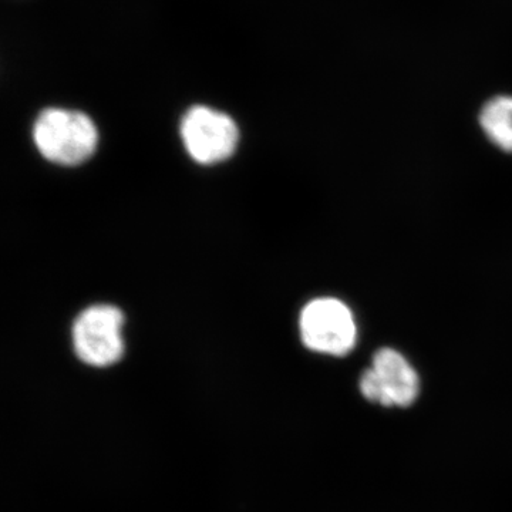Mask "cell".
<instances>
[{
    "mask_svg": "<svg viewBox=\"0 0 512 512\" xmlns=\"http://www.w3.org/2000/svg\"><path fill=\"white\" fill-rule=\"evenodd\" d=\"M33 138L46 160L60 165H79L96 151L97 128L80 111L47 109L37 117Z\"/></svg>",
    "mask_w": 512,
    "mask_h": 512,
    "instance_id": "6da1fadb",
    "label": "cell"
},
{
    "mask_svg": "<svg viewBox=\"0 0 512 512\" xmlns=\"http://www.w3.org/2000/svg\"><path fill=\"white\" fill-rule=\"evenodd\" d=\"M359 390L367 402L387 409H406L419 399L420 376L402 353L383 348L377 350L370 367L360 376Z\"/></svg>",
    "mask_w": 512,
    "mask_h": 512,
    "instance_id": "7a4b0ae2",
    "label": "cell"
},
{
    "mask_svg": "<svg viewBox=\"0 0 512 512\" xmlns=\"http://www.w3.org/2000/svg\"><path fill=\"white\" fill-rule=\"evenodd\" d=\"M299 329L303 345L313 352L346 356L355 349L357 326L349 306L335 298H319L303 308Z\"/></svg>",
    "mask_w": 512,
    "mask_h": 512,
    "instance_id": "3957f363",
    "label": "cell"
},
{
    "mask_svg": "<svg viewBox=\"0 0 512 512\" xmlns=\"http://www.w3.org/2000/svg\"><path fill=\"white\" fill-rule=\"evenodd\" d=\"M124 316L111 305L90 306L80 313L73 326V345L76 355L87 365L109 366L123 356L121 338Z\"/></svg>",
    "mask_w": 512,
    "mask_h": 512,
    "instance_id": "277c9868",
    "label": "cell"
},
{
    "mask_svg": "<svg viewBox=\"0 0 512 512\" xmlns=\"http://www.w3.org/2000/svg\"><path fill=\"white\" fill-rule=\"evenodd\" d=\"M181 137L192 160L210 165L227 160L237 150L239 131L227 114L195 106L185 113Z\"/></svg>",
    "mask_w": 512,
    "mask_h": 512,
    "instance_id": "5b68a950",
    "label": "cell"
},
{
    "mask_svg": "<svg viewBox=\"0 0 512 512\" xmlns=\"http://www.w3.org/2000/svg\"><path fill=\"white\" fill-rule=\"evenodd\" d=\"M480 123L491 143L512 153V96L488 100L481 110Z\"/></svg>",
    "mask_w": 512,
    "mask_h": 512,
    "instance_id": "8992f818",
    "label": "cell"
}]
</instances>
